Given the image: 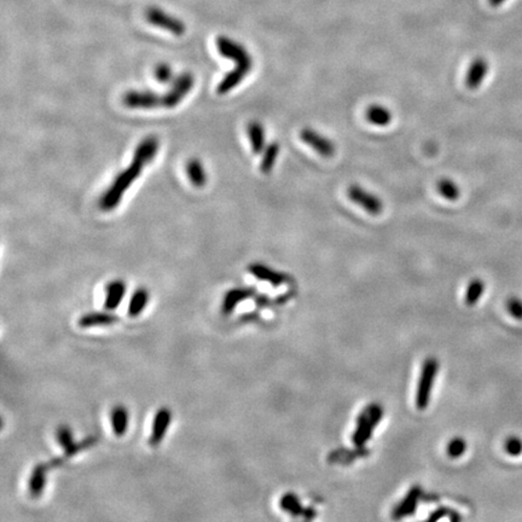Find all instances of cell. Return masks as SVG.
I'll return each mask as SVG.
<instances>
[{
	"mask_svg": "<svg viewBox=\"0 0 522 522\" xmlns=\"http://www.w3.org/2000/svg\"><path fill=\"white\" fill-rule=\"evenodd\" d=\"M144 166H146V163L133 157L130 166L116 177L111 188L102 196L100 207L103 211H111L119 206L124 192L130 188V184L136 181L138 177L141 176V170L144 168Z\"/></svg>",
	"mask_w": 522,
	"mask_h": 522,
	"instance_id": "6da1fadb",
	"label": "cell"
},
{
	"mask_svg": "<svg viewBox=\"0 0 522 522\" xmlns=\"http://www.w3.org/2000/svg\"><path fill=\"white\" fill-rule=\"evenodd\" d=\"M383 417V409L378 404H372L359 415L356 420V431L353 433V444L362 449L372 439L374 429Z\"/></svg>",
	"mask_w": 522,
	"mask_h": 522,
	"instance_id": "7a4b0ae2",
	"label": "cell"
},
{
	"mask_svg": "<svg viewBox=\"0 0 522 522\" xmlns=\"http://www.w3.org/2000/svg\"><path fill=\"white\" fill-rule=\"evenodd\" d=\"M438 369H439V364H438L437 359H434V358H429L423 364L416 394V405L420 410L427 409L429 400H431L433 383H434V378L437 376Z\"/></svg>",
	"mask_w": 522,
	"mask_h": 522,
	"instance_id": "3957f363",
	"label": "cell"
},
{
	"mask_svg": "<svg viewBox=\"0 0 522 522\" xmlns=\"http://www.w3.org/2000/svg\"><path fill=\"white\" fill-rule=\"evenodd\" d=\"M146 19L150 25L167 30L174 36H181L185 34V23L174 16L167 14L166 11L162 10L160 8H156V6L149 8L146 11Z\"/></svg>",
	"mask_w": 522,
	"mask_h": 522,
	"instance_id": "277c9868",
	"label": "cell"
},
{
	"mask_svg": "<svg viewBox=\"0 0 522 522\" xmlns=\"http://www.w3.org/2000/svg\"><path fill=\"white\" fill-rule=\"evenodd\" d=\"M194 84H195V79L190 73H183L181 76H177L170 91L162 95V106L167 109L176 108L190 92Z\"/></svg>",
	"mask_w": 522,
	"mask_h": 522,
	"instance_id": "5b68a950",
	"label": "cell"
},
{
	"mask_svg": "<svg viewBox=\"0 0 522 522\" xmlns=\"http://www.w3.org/2000/svg\"><path fill=\"white\" fill-rule=\"evenodd\" d=\"M216 47L221 56L234 60L237 65L251 68L253 60L241 44H238L227 36H220L216 39Z\"/></svg>",
	"mask_w": 522,
	"mask_h": 522,
	"instance_id": "8992f818",
	"label": "cell"
},
{
	"mask_svg": "<svg viewBox=\"0 0 522 522\" xmlns=\"http://www.w3.org/2000/svg\"><path fill=\"white\" fill-rule=\"evenodd\" d=\"M122 103L130 109H155L162 106V95L151 91H128L122 97Z\"/></svg>",
	"mask_w": 522,
	"mask_h": 522,
	"instance_id": "52a82bcc",
	"label": "cell"
},
{
	"mask_svg": "<svg viewBox=\"0 0 522 522\" xmlns=\"http://www.w3.org/2000/svg\"><path fill=\"white\" fill-rule=\"evenodd\" d=\"M348 197L352 201L363 207L365 211L369 212L372 216H377L383 209V203L377 196L372 195V192L364 190L358 185H351L348 188Z\"/></svg>",
	"mask_w": 522,
	"mask_h": 522,
	"instance_id": "ba28073f",
	"label": "cell"
},
{
	"mask_svg": "<svg viewBox=\"0 0 522 522\" xmlns=\"http://www.w3.org/2000/svg\"><path fill=\"white\" fill-rule=\"evenodd\" d=\"M171 422L172 411L168 407H161L156 411L152 420V426H151L150 438H149L150 446L156 447L160 445L166 437Z\"/></svg>",
	"mask_w": 522,
	"mask_h": 522,
	"instance_id": "9c48e42d",
	"label": "cell"
},
{
	"mask_svg": "<svg viewBox=\"0 0 522 522\" xmlns=\"http://www.w3.org/2000/svg\"><path fill=\"white\" fill-rule=\"evenodd\" d=\"M256 295V286H245V288H234L225 293L221 302V313L224 316L231 315L241 302L247 299H251Z\"/></svg>",
	"mask_w": 522,
	"mask_h": 522,
	"instance_id": "30bf717a",
	"label": "cell"
},
{
	"mask_svg": "<svg viewBox=\"0 0 522 522\" xmlns=\"http://www.w3.org/2000/svg\"><path fill=\"white\" fill-rule=\"evenodd\" d=\"M300 137H302V141L324 157H332L335 154L337 149H335L334 143L330 139L319 135L316 130L305 128V130H302Z\"/></svg>",
	"mask_w": 522,
	"mask_h": 522,
	"instance_id": "8fae6325",
	"label": "cell"
},
{
	"mask_svg": "<svg viewBox=\"0 0 522 522\" xmlns=\"http://www.w3.org/2000/svg\"><path fill=\"white\" fill-rule=\"evenodd\" d=\"M248 271L259 281L267 282L273 286H280L288 282V277L284 273L277 272L271 267L266 266L264 264H259V262H254L249 265Z\"/></svg>",
	"mask_w": 522,
	"mask_h": 522,
	"instance_id": "7c38bea8",
	"label": "cell"
},
{
	"mask_svg": "<svg viewBox=\"0 0 522 522\" xmlns=\"http://www.w3.org/2000/svg\"><path fill=\"white\" fill-rule=\"evenodd\" d=\"M126 291H127V286H126L125 282L121 281V280L109 282L106 286L104 310L114 311L120 306L121 302L125 297Z\"/></svg>",
	"mask_w": 522,
	"mask_h": 522,
	"instance_id": "4fadbf2b",
	"label": "cell"
},
{
	"mask_svg": "<svg viewBox=\"0 0 522 522\" xmlns=\"http://www.w3.org/2000/svg\"><path fill=\"white\" fill-rule=\"evenodd\" d=\"M49 469H50L49 463H38L36 467L33 468L30 480H28V491H30V497H41V495L45 490L46 474Z\"/></svg>",
	"mask_w": 522,
	"mask_h": 522,
	"instance_id": "5bb4252c",
	"label": "cell"
},
{
	"mask_svg": "<svg viewBox=\"0 0 522 522\" xmlns=\"http://www.w3.org/2000/svg\"><path fill=\"white\" fill-rule=\"evenodd\" d=\"M422 490L420 486H413L411 490L407 492L405 498L402 499V502L398 504V507L393 510L392 517L396 520L402 519V517H410L413 514V512L416 510L417 506H418V501L421 498Z\"/></svg>",
	"mask_w": 522,
	"mask_h": 522,
	"instance_id": "9a60e30c",
	"label": "cell"
},
{
	"mask_svg": "<svg viewBox=\"0 0 522 522\" xmlns=\"http://www.w3.org/2000/svg\"><path fill=\"white\" fill-rule=\"evenodd\" d=\"M111 311L91 312L81 316L78 321V326L80 328H92V326H104L115 324L120 321V317L111 313Z\"/></svg>",
	"mask_w": 522,
	"mask_h": 522,
	"instance_id": "2e32d148",
	"label": "cell"
},
{
	"mask_svg": "<svg viewBox=\"0 0 522 522\" xmlns=\"http://www.w3.org/2000/svg\"><path fill=\"white\" fill-rule=\"evenodd\" d=\"M251 68L249 67H242V65H236V68L234 71L227 73L224 79L220 81V84L218 85V93L219 95H225L227 92L234 90L240 82H241L247 74L251 71Z\"/></svg>",
	"mask_w": 522,
	"mask_h": 522,
	"instance_id": "e0dca14e",
	"label": "cell"
},
{
	"mask_svg": "<svg viewBox=\"0 0 522 522\" xmlns=\"http://www.w3.org/2000/svg\"><path fill=\"white\" fill-rule=\"evenodd\" d=\"M111 429L115 437H124L128 431L130 424V413L128 410L122 405H117L111 410Z\"/></svg>",
	"mask_w": 522,
	"mask_h": 522,
	"instance_id": "ac0fdd59",
	"label": "cell"
},
{
	"mask_svg": "<svg viewBox=\"0 0 522 522\" xmlns=\"http://www.w3.org/2000/svg\"><path fill=\"white\" fill-rule=\"evenodd\" d=\"M157 150H159L157 138L156 137H146V139H143L137 146L133 157L148 165L155 157Z\"/></svg>",
	"mask_w": 522,
	"mask_h": 522,
	"instance_id": "d6986e66",
	"label": "cell"
},
{
	"mask_svg": "<svg viewBox=\"0 0 522 522\" xmlns=\"http://www.w3.org/2000/svg\"><path fill=\"white\" fill-rule=\"evenodd\" d=\"M488 71V63L484 58H477L473 62L468 71L467 86L472 90L477 89Z\"/></svg>",
	"mask_w": 522,
	"mask_h": 522,
	"instance_id": "ffe728a7",
	"label": "cell"
},
{
	"mask_svg": "<svg viewBox=\"0 0 522 522\" xmlns=\"http://www.w3.org/2000/svg\"><path fill=\"white\" fill-rule=\"evenodd\" d=\"M248 137L251 141V150L254 154H261L266 148L265 141V130L258 121H251L248 125Z\"/></svg>",
	"mask_w": 522,
	"mask_h": 522,
	"instance_id": "44dd1931",
	"label": "cell"
},
{
	"mask_svg": "<svg viewBox=\"0 0 522 522\" xmlns=\"http://www.w3.org/2000/svg\"><path fill=\"white\" fill-rule=\"evenodd\" d=\"M149 297H150L149 291H146V288H138L130 297L128 310H127L128 317L136 318V317L141 316L149 304Z\"/></svg>",
	"mask_w": 522,
	"mask_h": 522,
	"instance_id": "7402d4cb",
	"label": "cell"
},
{
	"mask_svg": "<svg viewBox=\"0 0 522 522\" xmlns=\"http://www.w3.org/2000/svg\"><path fill=\"white\" fill-rule=\"evenodd\" d=\"M186 173H188L191 184L195 188H202V186L206 185V170L202 165L201 161L197 160V159H191L186 163Z\"/></svg>",
	"mask_w": 522,
	"mask_h": 522,
	"instance_id": "603a6c76",
	"label": "cell"
},
{
	"mask_svg": "<svg viewBox=\"0 0 522 522\" xmlns=\"http://www.w3.org/2000/svg\"><path fill=\"white\" fill-rule=\"evenodd\" d=\"M280 506L284 512H289L293 517H304L306 509L302 507L300 499L294 493H286L280 501Z\"/></svg>",
	"mask_w": 522,
	"mask_h": 522,
	"instance_id": "cb8c5ba5",
	"label": "cell"
},
{
	"mask_svg": "<svg viewBox=\"0 0 522 522\" xmlns=\"http://www.w3.org/2000/svg\"><path fill=\"white\" fill-rule=\"evenodd\" d=\"M367 119L372 125L387 126L392 121V113L382 106H372L367 111Z\"/></svg>",
	"mask_w": 522,
	"mask_h": 522,
	"instance_id": "d4e9b609",
	"label": "cell"
},
{
	"mask_svg": "<svg viewBox=\"0 0 522 522\" xmlns=\"http://www.w3.org/2000/svg\"><path fill=\"white\" fill-rule=\"evenodd\" d=\"M278 154H280V146H278V143H276V141H273L270 146H267L265 148L264 155H262V160L260 162V171L264 174H267V173H270L273 170Z\"/></svg>",
	"mask_w": 522,
	"mask_h": 522,
	"instance_id": "484cf974",
	"label": "cell"
},
{
	"mask_svg": "<svg viewBox=\"0 0 522 522\" xmlns=\"http://www.w3.org/2000/svg\"><path fill=\"white\" fill-rule=\"evenodd\" d=\"M438 190L442 197H445L449 201H456L461 196V190L456 185V183L450 179H442L438 183Z\"/></svg>",
	"mask_w": 522,
	"mask_h": 522,
	"instance_id": "4316f807",
	"label": "cell"
},
{
	"mask_svg": "<svg viewBox=\"0 0 522 522\" xmlns=\"http://www.w3.org/2000/svg\"><path fill=\"white\" fill-rule=\"evenodd\" d=\"M97 442H98V438L95 437H87L85 438V439H82L81 442H76V444H74L73 446L69 447L68 450H65V452H63V456H62V459H63V461H65V459H69L71 457L78 455L79 452L85 451L87 449L95 446Z\"/></svg>",
	"mask_w": 522,
	"mask_h": 522,
	"instance_id": "83f0119b",
	"label": "cell"
},
{
	"mask_svg": "<svg viewBox=\"0 0 522 522\" xmlns=\"http://www.w3.org/2000/svg\"><path fill=\"white\" fill-rule=\"evenodd\" d=\"M55 437L56 442H57V444L63 449V451H65V450H68L69 447L73 446V445L76 444L73 431H71V427L65 426V424L57 428Z\"/></svg>",
	"mask_w": 522,
	"mask_h": 522,
	"instance_id": "f1b7e54d",
	"label": "cell"
},
{
	"mask_svg": "<svg viewBox=\"0 0 522 522\" xmlns=\"http://www.w3.org/2000/svg\"><path fill=\"white\" fill-rule=\"evenodd\" d=\"M484 289H485V284L481 280L472 281V283L468 286L467 295H466L467 305L474 306L481 297Z\"/></svg>",
	"mask_w": 522,
	"mask_h": 522,
	"instance_id": "f546056e",
	"label": "cell"
},
{
	"mask_svg": "<svg viewBox=\"0 0 522 522\" xmlns=\"http://www.w3.org/2000/svg\"><path fill=\"white\" fill-rule=\"evenodd\" d=\"M466 451H467V442L463 440L462 438H455L449 442L447 453L451 458H459Z\"/></svg>",
	"mask_w": 522,
	"mask_h": 522,
	"instance_id": "4dcf8cb0",
	"label": "cell"
},
{
	"mask_svg": "<svg viewBox=\"0 0 522 522\" xmlns=\"http://www.w3.org/2000/svg\"><path fill=\"white\" fill-rule=\"evenodd\" d=\"M156 80L161 84H167L173 79V71L170 65L166 63H160L156 65L155 71H154Z\"/></svg>",
	"mask_w": 522,
	"mask_h": 522,
	"instance_id": "1f68e13d",
	"label": "cell"
},
{
	"mask_svg": "<svg viewBox=\"0 0 522 522\" xmlns=\"http://www.w3.org/2000/svg\"><path fill=\"white\" fill-rule=\"evenodd\" d=\"M450 517V520H451V521H453V520H455V521L461 520V517L457 515L456 512H451L449 508H439L435 512H433L432 514H431V517H428V520H429V521H438V520H440L442 517Z\"/></svg>",
	"mask_w": 522,
	"mask_h": 522,
	"instance_id": "d6a6232c",
	"label": "cell"
},
{
	"mask_svg": "<svg viewBox=\"0 0 522 522\" xmlns=\"http://www.w3.org/2000/svg\"><path fill=\"white\" fill-rule=\"evenodd\" d=\"M506 451L512 457H519L522 453V440L517 437H512L506 442Z\"/></svg>",
	"mask_w": 522,
	"mask_h": 522,
	"instance_id": "836d02e7",
	"label": "cell"
},
{
	"mask_svg": "<svg viewBox=\"0 0 522 522\" xmlns=\"http://www.w3.org/2000/svg\"><path fill=\"white\" fill-rule=\"evenodd\" d=\"M507 308L509 313L517 321H522V302L517 297H510L507 302Z\"/></svg>",
	"mask_w": 522,
	"mask_h": 522,
	"instance_id": "e575fe53",
	"label": "cell"
},
{
	"mask_svg": "<svg viewBox=\"0 0 522 522\" xmlns=\"http://www.w3.org/2000/svg\"><path fill=\"white\" fill-rule=\"evenodd\" d=\"M254 299H256V306L259 307V308L269 306V305L271 304L270 297H266V295H264V294H261V295H256V297H254Z\"/></svg>",
	"mask_w": 522,
	"mask_h": 522,
	"instance_id": "d590c367",
	"label": "cell"
},
{
	"mask_svg": "<svg viewBox=\"0 0 522 522\" xmlns=\"http://www.w3.org/2000/svg\"><path fill=\"white\" fill-rule=\"evenodd\" d=\"M504 1H506V0H488L490 5L495 6V8H496V6L502 5Z\"/></svg>",
	"mask_w": 522,
	"mask_h": 522,
	"instance_id": "8d00e7d4",
	"label": "cell"
}]
</instances>
